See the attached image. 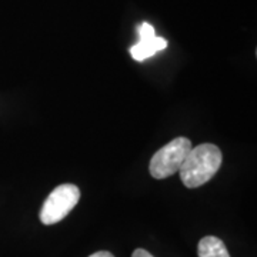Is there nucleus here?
<instances>
[{"instance_id":"obj_1","label":"nucleus","mask_w":257,"mask_h":257,"mask_svg":"<svg viewBox=\"0 0 257 257\" xmlns=\"http://www.w3.org/2000/svg\"><path fill=\"white\" fill-rule=\"evenodd\" d=\"M221 166L220 149L211 143L192 147L180 166L179 175L186 187L196 189L207 183Z\"/></svg>"},{"instance_id":"obj_2","label":"nucleus","mask_w":257,"mask_h":257,"mask_svg":"<svg viewBox=\"0 0 257 257\" xmlns=\"http://www.w3.org/2000/svg\"><path fill=\"white\" fill-rule=\"evenodd\" d=\"M192 142L186 138H177L157 150L150 160V175L155 179H166L180 170V166L192 150Z\"/></svg>"},{"instance_id":"obj_3","label":"nucleus","mask_w":257,"mask_h":257,"mask_svg":"<svg viewBox=\"0 0 257 257\" xmlns=\"http://www.w3.org/2000/svg\"><path fill=\"white\" fill-rule=\"evenodd\" d=\"M80 200V190L76 184H60L49 194L40 210V221L52 226L62 221Z\"/></svg>"},{"instance_id":"obj_4","label":"nucleus","mask_w":257,"mask_h":257,"mask_svg":"<svg viewBox=\"0 0 257 257\" xmlns=\"http://www.w3.org/2000/svg\"><path fill=\"white\" fill-rule=\"evenodd\" d=\"M166 46H167V42L163 37L155 36L152 39H147V40H140L139 43H136L135 46L130 49V55L135 60L143 62V60H146L147 57H150L157 52L166 49Z\"/></svg>"},{"instance_id":"obj_5","label":"nucleus","mask_w":257,"mask_h":257,"mask_svg":"<svg viewBox=\"0 0 257 257\" xmlns=\"http://www.w3.org/2000/svg\"><path fill=\"white\" fill-rule=\"evenodd\" d=\"M197 254L199 257H230L226 244L214 236H206L199 241Z\"/></svg>"},{"instance_id":"obj_6","label":"nucleus","mask_w":257,"mask_h":257,"mask_svg":"<svg viewBox=\"0 0 257 257\" xmlns=\"http://www.w3.org/2000/svg\"><path fill=\"white\" fill-rule=\"evenodd\" d=\"M139 35H140V40H147V39H152V37H155V29L152 25H149V23H143L140 29H139Z\"/></svg>"},{"instance_id":"obj_7","label":"nucleus","mask_w":257,"mask_h":257,"mask_svg":"<svg viewBox=\"0 0 257 257\" xmlns=\"http://www.w3.org/2000/svg\"><path fill=\"white\" fill-rule=\"evenodd\" d=\"M132 257H153V256H152L147 250H145V248H136V250L133 251Z\"/></svg>"},{"instance_id":"obj_8","label":"nucleus","mask_w":257,"mask_h":257,"mask_svg":"<svg viewBox=\"0 0 257 257\" xmlns=\"http://www.w3.org/2000/svg\"><path fill=\"white\" fill-rule=\"evenodd\" d=\"M89 257H114L111 254L110 251H104V250H101V251H97V253H94L92 256Z\"/></svg>"}]
</instances>
